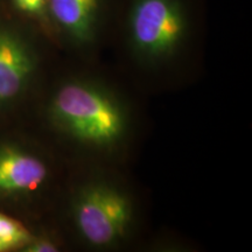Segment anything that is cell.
<instances>
[{
	"label": "cell",
	"instance_id": "277c9868",
	"mask_svg": "<svg viewBox=\"0 0 252 252\" xmlns=\"http://www.w3.org/2000/svg\"><path fill=\"white\" fill-rule=\"evenodd\" d=\"M54 35L86 50L102 39L113 0H47Z\"/></svg>",
	"mask_w": 252,
	"mask_h": 252
},
{
	"label": "cell",
	"instance_id": "3957f363",
	"mask_svg": "<svg viewBox=\"0 0 252 252\" xmlns=\"http://www.w3.org/2000/svg\"><path fill=\"white\" fill-rule=\"evenodd\" d=\"M74 220L88 243L109 247L124 237L132 220L128 197L112 186L90 185L82 189L74 203Z\"/></svg>",
	"mask_w": 252,
	"mask_h": 252
},
{
	"label": "cell",
	"instance_id": "5b68a950",
	"mask_svg": "<svg viewBox=\"0 0 252 252\" xmlns=\"http://www.w3.org/2000/svg\"><path fill=\"white\" fill-rule=\"evenodd\" d=\"M37 67V53L25 30L0 20V108L23 94Z\"/></svg>",
	"mask_w": 252,
	"mask_h": 252
},
{
	"label": "cell",
	"instance_id": "6da1fadb",
	"mask_svg": "<svg viewBox=\"0 0 252 252\" xmlns=\"http://www.w3.org/2000/svg\"><path fill=\"white\" fill-rule=\"evenodd\" d=\"M193 25L189 0H125L126 46L145 63L156 64L178 55L187 45Z\"/></svg>",
	"mask_w": 252,
	"mask_h": 252
},
{
	"label": "cell",
	"instance_id": "52a82bcc",
	"mask_svg": "<svg viewBox=\"0 0 252 252\" xmlns=\"http://www.w3.org/2000/svg\"><path fill=\"white\" fill-rule=\"evenodd\" d=\"M33 239L31 232L17 220L0 214V252L24 248Z\"/></svg>",
	"mask_w": 252,
	"mask_h": 252
},
{
	"label": "cell",
	"instance_id": "8992f818",
	"mask_svg": "<svg viewBox=\"0 0 252 252\" xmlns=\"http://www.w3.org/2000/svg\"><path fill=\"white\" fill-rule=\"evenodd\" d=\"M48 171L39 158L12 145L0 146V194L20 195L39 189Z\"/></svg>",
	"mask_w": 252,
	"mask_h": 252
},
{
	"label": "cell",
	"instance_id": "ba28073f",
	"mask_svg": "<svg viewBox=\"0 0 252 252\" xmlns=\"http://www.w3.org/2000/svg\"><path fill=\"white\" fill-rule=\"evenodd\" d=\"M12 7L21 17L34 21L45 30L47 33L53 34V26L50 23L48 1L47 0H11Z\"/></svg>",
	"mask_w": 252,
	"mask_h": 252
},
{
	"label": "cell",
	"instance_id": "9c48e42d",
	"mask_svg": "<svg viewBox=\"0 0 252 252\" xmlns=\"http://www.w3.org/2000/svg\"><path fill=\"white\" fill-rule=\"evenodd\" d=\"M23 251L26 252H55L58 251V249L53 243H50L45 239H41V241H34V238L32 239L30 243L25 245L23 248Z\"/></svg>",
	"mask_w": 252,
	"mask_h": 252
},
{
	"label": "cell",
	"instance_id": "7a4b0ae2",
	"mask_svg": "<svg viewBox=\"0 0 252 252\" xmlns=\"http://www.w3.org/2000/svg\"><path fill=\"white\" fill-rule=\"evenodd\" d=\"M49 116L65 133L94 146L116 144L126 130V115L118 99L104 88L83 81L60 88Z\"/></svg>",
	"mask_w": 252,
	"mask_h": 252
}]
</instances>
